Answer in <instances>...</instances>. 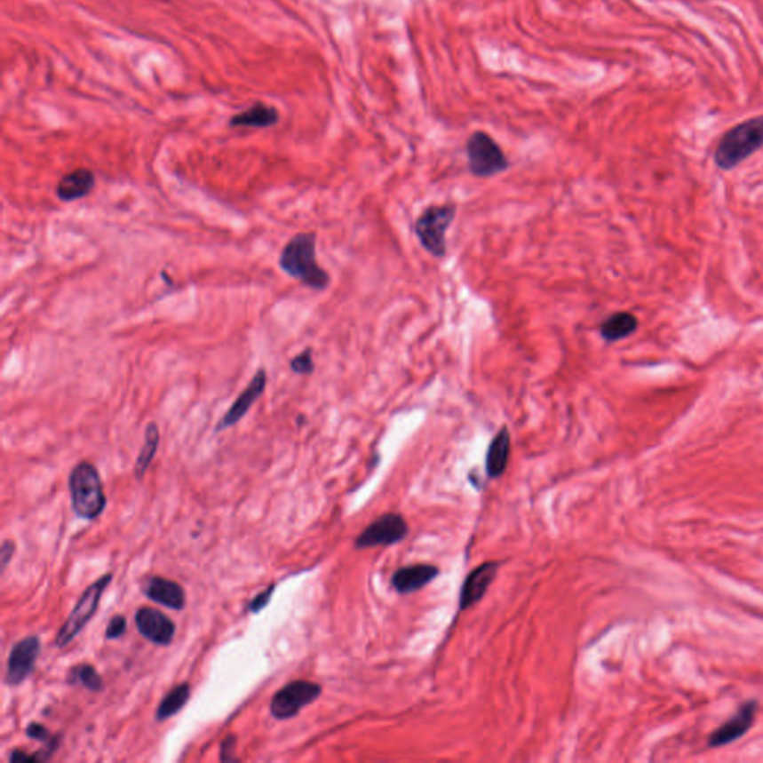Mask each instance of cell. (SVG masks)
I'll return each instance as SVG.
<instances>
[{
  "label": "cell",
  "instance_id": "obj_24",
  "mask_svg": "<svg viewBox=\"0 0 763 763\" xmlns=\"http://www.w3.org/2000/svg\"><path fill=\"white\" fill-rule=\"evenodd\" d=\"M274 591H276V584L272 583L267 589H264L263 592H259L258 595H257V597L248 604V607H246L248 611H250V613H254V615H257L259 611H263L264 608L270 604V601H272Z\"/></svg>",
  "mask_w": 763,
  "mask_h": 763
},
{
  "label": "cell",
  "instance_id": "obj_27",
  "mask_svg": "<svg viewBox=\"0 0 763 763\" xmlns=\"http://www.w3.org/2000/svg\"><path fill=\"white\" fill-rule=\"evenodd\" d=\"M237 738L236 735H228L224 738L221 744V753H219V760L221 762H237V758L234 756L236 750Z\"/></svg>",
  "mask_w": 763,
  "mask_h": 763
},
{
  "label": "cell",
  "instance_id": "obj_2",
  "mask_svg": "<svg viewBox=\"0 0 763 763\" xmlns=\"http://www.w3.org/2000/svg\"><path fill=\"white\" fill-rule=\"evenodd\" d=\"M72 509L78 518L94 521L107 507V496L98 468L88 461L76 464L69 474Z\"/></svg>",
  "mask_w": 763,
  "mask_h": 763
},
{
  "label": "cell",
  "instance_id": "obj_17",
  "mask_svg": "<svg viewBox=\"0 0 763 763\" xmlns=\"http://www.w3.org/2000/svg\"><path fill=\"white\" fill-rule=\"evenodd\" d=\"M512 454V437L507 426H503L496 437L490 440L489 448L486 452L485 470L489 479H500L509 465Z\"/></svg>",
  "mask_w": 763,
  "mask_h": 763
},
{
  "label": "cell",
  "instance_id": "obj_29",
  "mask_svg": "<svg viewBox=\"0 0 763 763\" xmlns=\"http://www.w3.org/2000/svg\"><path fill=\"white\" fill-rule=\"evenodd\" d=\"M10 762H36V759H35V754H28L26 751L15 749L11 751Z\"/></svg>",
  "mask_w": 763,
  "mask_h": 763
},
{
  "label": "cell",
  "instance_id": "obj_9",
  "mask_svg": "<svg viewBox=\"0 0 763 763\" xmlns=\"http://www.w3.org/2000/svg\"><path fill=\"white\" fill-rule=\"evenodd\" d=\"M41 655V640L36 635H28L20 640L11 648L6 664L5 683L8 686H20L32 676L37 657Z\"/></svg>",
  "mask_w": 763,
  "mask_h": 763
},
{
  "label": "cell",
  "instance_id": "obj_11",
  "mask_svg": "<svg viewBox=\"0 0 763 763\" xmlns=\"http://www.w3.org/2000/svg\"><path fill=\"white\" fill-rule=\"evenodd\" d=\"M758 710L759 705L756 701H747L743 703L731 719H727V722L717 727L716 731L708 736V747L717 749L743 738L753 727Z\"/></svg>",
  "mask_w": 763,
  "mask_h": 763
},
{
  "label": "cell",
  "instance_id": "obj_13",
  "mask_svg": "<svg viewBox=\"0 0 763 763\" xmlns=\"http://www.w3.org/2000/svg\"><path fill=\"white\" fill-rule=\"evenodd\" d=\"M500 567V562L489 560V562L479 565L477 568L473 569L472 573L468 574L467 578L464 580L461 592H459V608L461 610H467L483 600L488 589L490 588V584L496 580Z\"/></svg>",
  "mask_w": 763,
  "mask_h": 763
},
{
  "label": "cell",
  "instance_id": "obj_12",
  "mask_svg": "<svg viewBox=\"0 0 763 763\" xmlns=\"http://www.w3.org/2000/svg\"><path fill=\"white\" fill-rule=\"evenodd\" d=\"M134 622L139 634L155 646H169L175 639L176 624L157 608L142 607L136 611Z\"/></svg>",
  "mask_w": 763,
  "mask_h": 763
},
{
  "label": "cell",
  "instance_id": "obj_6",
  "mask_svg": "<svg viewBox=\"0 0 763 763\" xmlns=\"http://www.w3.org/2000/svg\"><path fill=\"white\" fill-rule=\"evenodd\" d=\"M468 169L479 178L498 175L509 167L500 145L485 131H476L467 140Z\"/></svg>",
  "mask_w": 763,
  "mask_h": 763
},
{
  "label": "cell",
  "instance_id": "obj_10",
  "mask_svg": "<svg viewBox=\"0 0 763 763\" xmlns=\"http://www.w3.org/2000/svg\"><path fill=\"white\" fill-rule=\"evenodd\" d=\"M266 386H267V370L261 367L255 371L254 378L250 379V384L246 385V388L237 395L236 400L226 412V415L219 419L217 426H215V433H221V431L228 430V428L239 424L248 415L250 409L254 406L257 400L263 395Z\"/></svg>",
  "mask_w": 763,
  "mask_h": 763
},
{
  "label": "cell",
  "instance_id": "obj_19",
  "mask_svg": "<svg viewBox=\"0 0 763 763\" xmlns=\"http://www.w3.org/2000/svg\"><path fill=\"white\" fill-rule=\"evenodd\" d=\"M637 327H639V321L632 314L617 312L602 322L600 331L606 342H619L622 338H630L631 334H634Z\"/></svg>",
  "mask_w": 763,
  "mask_h": 763
},
{
  "label": "cell",
  "instance_id": "obj_8",
  "mask_svg": "<svg viewBox=\"0 0 763 763\" xmlns=\"http://www.w3.org/2000/svg\"><path fill=\"white\" fill-rule=\"evenodd\" d=\"M409 528L406 519L398 513H385L376 519L364 531L356 536V549L393 546L408 536Z\"/></svg>",
  "mask_w": 763,
  "mask_h": 763
},
{
  "label": "cell",
  "instance_id": "obj_20",
  "mask_svg": "<svg viewBox=\"0 0 763 763\" xmlns=\"http://www.w3.org/2000/svg\"><path fill=\"white\" fill-rule=\"evenodd\" d=\"M160 446V428L155 422H149L145 428L144 446L140 449L136 465H134V477L136 481H144L145 474L148 472L149 465L153 464L155 454Z\"/></svg>",
  "mask_w": 763,
  "mask_h": 763
},
{
  "label": "cell",
  "instance_id": "obj_3",
  "mask_svg": "<svg viewBox=\"0 0 763 763\" xmlns=\"http://www.w3.org/2000/svg\"><path fill=\"white\" fill-rule=\"evenodd\" d=\"M763 147V116L744 121L729 130L716 149L717 166L731 171Z\"/></svg>",
  "mask_w": 763,
  "mask_h": 763
},
{
  "label": "cell",
  "instance_id": "obj_18",
  "mask_svg": "<svg viewBox=\"0 0 763 763\" xmlns=\"http://www.w3.org/2000/svg\"><path fill=\"white\" fill-rule=\"evenodd\" d=\"M279 114L274 107H267L263 103H257L254 107H248L246 111L233 116L230 121L232 127H252V129H267L276 124Z\"/></svg>",
  "mask_w": 763,
  "mask_h": 763
},
{
  "label": "cell",
  "instance_id": "obj_4",
  "mask_svg": "<svg viewBox=\"0 0 763 763\" xmlns=\"http://www.w3.org/2000/svg\"><path fill=\"white\" fill-rule=\"evenodd\" d=\"M457 215L455 204L430 206L415 222V234L422 248L437 258L446 255V232Z\"/></svg>",
  "mask_w": 763,
  "mask_h": 763
},
{
  "label": "cell",
  "instance_id": "obj_1",
  "mask_svg": "<svg viewBox=\"0 0 763 763\" xmlns=\"http://www.w3.org/2000/svg\"><path fill=\"white\" fill-rule=\"evenodd\" d=\"M279 267L290 278L301 285L325 291L331 278L316 261V234L314 232L298 233L285 243L278 259Z\"/></svg>",
  "mask_w": 763,
  "mask_h": 763
},
{
  "label": "cell",
  "instance_id": "obj_28",
  "mask_svg": "<svg viewBox=\"0 0 763 763\" xmlns=\"http://www.w3.org/2000/svg\"><path fill=\"white\" fill-rule=\"evenodd\" d=\"M2 555H0V560H2V571H5L8 568V565H10L11 560H12V556L15 553V543L12 540H5V542L2 543Z\"/></svg>",
  "mask_w": 763,
  "mask_h": 763
},
{
  "label": "cell",
  "instance_id": "obj_21",
  "mask_svg": "<svg viewBox=\"0 0 763 763\" xmlns=\"http://www.w3.org/2000/svg\"><path fill=\"white\" fill-rule=\"evenodd\" d=\"M190 696V683H181V685L175 686L162 699V703H158L157 711H155V720L157 722H164L167 719H171V717L178 714V712L181 711L182 708L186 707Z\"/></svg>",
  "mask_w": 763,
  "mask_h": 763
},
{
  "label": "cell",
  "instance_id": "obj_25",
  "mask_svg": "<svg viewBox=\"0 0 763 763\" xmlns=\"http://www.w3.org/2000/svg\"><path fill=\"white\" fill-rule=\"evenodd\" d=\"M125 631H127V620H125L124 616L116 615L109 620L105 637L107 640H118L125 634Z\"/></svg>",
  "mask_w": 763,
  "mask_h": 763
},
{
  "label": "cell",
  "instance_id": "obj_7",
  "mask_svg": "<svg viewBox=\"0 0 763 763\" xmlns=\"http://www.w3.org/2000/svg\"><path fill=\"white\" fill-rule=\"evenodd\" d=\"M322 694L318 683L307 680H294L283 686L270 701V712L278 720H288L296 717L303 708L315 703Z\"/></svg>",
  "mask_w": 763,
  "mask_h": 763
},
{
  "label": "cell",
  "instance_id": "obj_26",
  "mask_svg": "<svg viewBox=\"0 0 763 763\" xmlns=\"http://www.w3.org/2000/svg\"><path fill=\"white\" fill-rule=\"evenodd\" d=\"M26 735L30 740L39 741V743H44V744H47V743H50L54 738V735H52V732L48 731L47 727L36 722L28 723V727H26Z\"/></svg>",
  "mask_w": 763,
  "mask_h": 763
},
{
  "label": "cell",
  "instance_id": "obj_5",
  "mask_svg": "<svg viewBox=\"0 0 763 763\" xmlns=\"http://www.w3.org/2000/svg\"><path fill=\"white\" fill-rule=\"evenodd\" d=\"M112 578H114V574H103L102 577L91 583L83 591V595L79 597L78 602H76V606L74 607V610L70 611L65 624L57 632V648H66L68 644L72 643L78 637L79 632L87 626L88 622L93 619V616L98 611L99 604H100V600H102L103 592L107 591Z\"/></svg>",
  "mask_w": 763,
  "mask_h": 763
},
{
  "label": "cell",
  "instance_id": "obj_22",
  "mask_svg": "<svg viewBox=\"0 0 763 763\" xmlns=\"http://www.w3.org/2000/svg\"><path fill=\"white\" fill-rule=\"evenodd\" d=\"M66 681L72 686H83V689L90 690V692H102L105 689L102 676L90 664H79V665L72 666L68 676H66Z\"/></svg>",
  "mask_w": 763,
  "mask_h": 763
},
{
  "label": "cell",
  "instance_id": "obj_14",
  "mask_svg": "<svg viewBox=\"0 0 763 763\" xmlns=\"http://www.w3.org/2000/svg\"><path fill=\"white\" fill-rule=\"evenodd\" d=\"M439 567L431 564H415L402 567L393 573L391 583L400 595H410L428 586L439 577Z\"/></svg>",
  "mask_w": 763,
  "mask_h": 763
},
{
  "label": "cell",
  "instance_id": "obj_15",
  "mask_svg": "<svg viewBox=\"0 0 763 763\" xmlns=\"http://www.w3.org/2000/svg\"><path fill=\"white\" fill-rule=\"evenodd\" d=\"M142 592L151 601L171 610H182L186 607V591L179 583L173 582L171 578L153 576L144 583Z\"/></svg>",
  "mask_w": 763,
  "mask_h": 763
},
{
  "label": "cell",
  "instance_id": "obj_16",
  "mask_svg": "<svg viewBox=\"0 0 763 763\" xmlns=\"http://www.w3.org/2000/svg\"><path fill=\"white\" fill-rule=\"evenodd\" d=\"M96 187V176L90 169H75L66 173L56 187L57 199L65 203L87 197Z\"/></svg>",
  "mask_w": 763,
  "mask_h": 763
},
{
  "label": "cell",
  "instance_id": "obj_23",
  "mask_svg": "<svg viewBox=\"0 0 763 763\" xmlns=\"http://www.w3.org/2000/svg\"><path fill=\"white\" fill-rule=\"evenodd\" d=\"M291 370L296 375L309 376L315 371V362H314V351L310 347H306L305 351L292 358L290 362Z\"/></svg>",
  "mask_w": 763,
  "mask_h": 763
}]
</instances>
